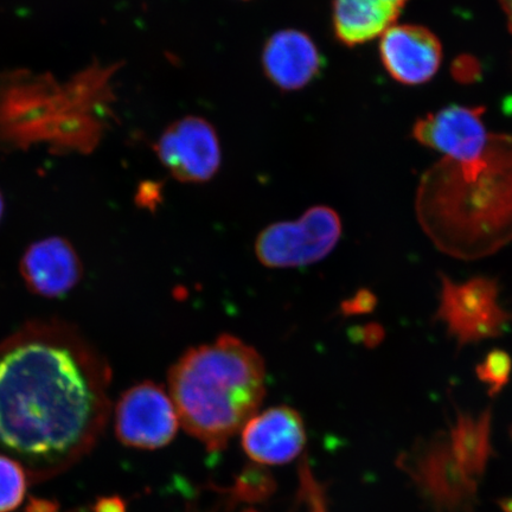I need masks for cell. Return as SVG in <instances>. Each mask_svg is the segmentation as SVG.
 I'll return each mask as SVG.
<instances>
[{
	"label": "cell",
	"instance_id": "cell-14",
	"mask_svg": "<svg viewBox=\"0 0 512 512\" xmlns=\"http://www.w3.org/2000/svg\"><path fill=\"white\" fill-rule=\"evenodd\" d=\"M28 490V473L21 463L0 454V512H14Z\"/></svg>",
	"mask_w": 512,
	"mask_h": 512
},
{
	"label": "cell",
	"instance_id": "cell-16",
	"mask_svg": "<svg viewBox=\"0 0 512 512\" xmlns=\"http://www.w3.org/2000/svg\"><path fill=\"white\" fill-rule=\"evenodd\" d=\"M375 306V298L369 292L358 293L355 298L343 304L344 313H362L368 312Z\"/></svg>",
	"mask_w": 512,
	"mask_h": 512
},
{
	"label": "cell",
	"instance_id": "cell-21",
	"mask_svg": "<svg viewBox=\"0 0 512 512\" xmlns=\"http://www.w3.org/2000/svg\"><path fill=\"white\" fill-rule=\"evenodd\" d=\"M69 512H93L92 508L91 507H88V508H78V509H74L72 511H69Z\"/></svg>",
	"mask_w": 512,
	"mask_h": 512
},
{
	"label": "cell",
	"instance_id": "cell-9",
	"mask_svg": "<svg viewBox=\"0 0 512 512\" xmlns=\"http://www.w3.org/2000/svg\"><path fill=\"white\" fill-rule=\"evenodd\" d=\"M381 60L403 85L416 86L437 74L443 50L437 37L418 25H393L382 35Z\"/></svg>",
	"mask_w": 512,
	"mask_h": 512
},
{
	"label": "cell",
	"instance_id": "cell-11",
	"mask_svg": "<svg viewBox=\"0 0 512 512\" xmlns=\"http://www.w3.org/2000/svg\"><path fill=\"white\" fill-rule=\"evenodd\" d=\"M19 271L29 290L46 298L66 296L80 283L83 274L72 243L60 236L32 243L22 256Z\"/></svg>",
	"mask_w": 512,
	"mask_h": 512
},
{
	"label": "cell",
	"instance_id": "cell-8",
	"mask_svg": "<svg viewBox=\"0 0 512 512\" xmlns=\"http://www.w3.org/2000/svg\"><path fill=\"white\" fill-rule=\"evenodd\" d=\"M484 108L450 106L418 121L414 137L453 162H471L488 149L491 134L482 120Z\"/></svg>",
	"mask_w": 512,
	"mask_h": 512
},
{
	"label": "cell",
	"instance_id": "cell-19",
	"mask_svg": "<svg viewBox=\"0 0 512 512\" xmlns=\"http://www.w3.org/2000/svg\"><path fill=\"white\" fill-rule=\"evenodd\" d=\"M505 15H507L509 27L512 31V0H501Z\"/></svg>",
	"mask_w": 512,
	"mask_h": 512
},
{
	"label": "cell",
	"instance_id": "cell-6",
	"mask_svg": "<svg viewBox=\"0 0 512 512\" xmlns=\"http://www.w3.org/2000/svg\"><path fill=\"white\" fill-rule=\"evenodd\" d=\"M179 426L177 409L162 386L136 384L121 395L114 412L115 434L121 444L156 450L171 443Z\"/></svg>",
	"mask_w": 512,
	"mask_h": 512
},
{
	"label": "cell",
	"instance_id": "cell-17",
	"mask_svg": "<svg viewBox=\"0 0 512 512\" xmlns=\"http://www.w3.org/2000/svg\"><path fill=\"white\" fill-rule=\"evenodd\" d=\"M91 508L93 512H126V504L118 496L99 498Z\"/></svg>",
	"mask_w": 512,
	"mask_h": 512
},
{
	"label": "cell",
	"instance_id": "cell-1",
	"mask_svg": "<svg viewBox=\"0 0 512 512\" xmlns=\"http://www.w3.org/2000/svg\"><path fill=\"white\" fill-rule=\"evenodd\" d=\"M111 379L105 357L73 325L22 326L0 342V454L35 483L69 470L105 431Z\"/></svg>",
	"mask_w": 512,
	"mask_h": 512
},
{
	"label": "cell",
	"instance_id": "cell-13",
	"mask_svg": "<svg viewBox=\"0 0 512 512\" xmlns=\"http://www.w3.org/2000/svg\"><path fill=\"white\" fill-rule=\"evenodd\" d=\"M407 0H335L334 28L339 41L354 47L393 27Z\"/></svg>",
	"mask_w": 512,
	"mask_h": 512
},
{
	"label": "cell",
	"instance_id": "cell-20",
	"mask_svg": "<svg viewBox=\"0 0 512 512\" xmlns=\"http://www.w3.org/2000/svg\"><path fill=\"white\" fill-rule=\"evenodd\" d=\"M4 214V198L2 192H0V221H2V217Z\"/></svg>",
	"mask_w": 512,
	"mask_h": 512
},
{
	"label": "cell",
	"instance_id": "cell-5",
	"mask_svg": "<svg viewBox=\"0 0 512 512\" xmlns=\"http://www.w3.org/2000/svg\"><path fill=\"white\" fill-rule=\"evenodd\" d=\"M443 280L438 319L459 345L482 341L502 334L510 315L497 303L498 288L494 280L476 278L464 284Z\"/></svg>",
	"mask_w": 512,
	"mask_h": 512
},
{
	"label": "cell",
	"instance_id": "cell-18",
	"mask_svg": "<svg viewBox=\"0 0 512 512\" xmlns=\"http://www.w3.org/2000/svg\"><path fill=\"white\" fill-rule=\"evenodd\" d=\"M25 512H59V504L48 499L31 498Z\"/></svg>",
	"mask_w": 512,
	"mask_h": 512
},
{
	"label": "cell",
	"instance_id": "cell-15",
	"mask_svg": "<svg viewBox=\"0 0 512 512\" xmlns=\"http://www.w3.org/2000/svg\"><path fill=\"white\" fill-rule=\"evenodd\" d=\"M512 362L507 352L495 350L486 356L477 368L479 379L488 384L490 394L495 395L509 381Z\"/></svg>",
	"mask_w": 512,
	"mask_h": 512
},
{
	"label": "cell",
	"instance_id": "cell-3",
	"mask_svg": "<svg viewBox=\"0 0 512 512\" xmlns=\"http://www.w3.org/2000/svg\"><path fill=\"white\" fill-rule=\"evenodd\" d=\"M265 382L264 358L230 335L185 352L169 373L179 422L209 451L226 447L256 415Z\"/></svg>",
	"mask_w": 512,
	"mask_h": 512
},
{
	"label": "cell",
	"instance_id": "cell-10",
	"mask_svg": "<svg viewBox=\"0 0 512 512\" xmlns=\"http://www.w3.org/2000/svg\"><path fill=\"white\" fill-rule=\"evenodd\" d=\"M306 432L302 416L290 407L267 409L242 428L247 456L261 465H283L302 453Z\"/></svg>",
	"mask_w": 512,
	"mask_h": 512
},
{
	"label": "cell",
	"instance_id": "cell-4",
	"mask_svg": "<svg viewBox=\"0 0 512 512\" xmlns=\"http://www.w3.org/2000/svg\"><path fill=\"white\" fill-rule=\"evenodd\" d=\"M341 234V219L334 209L313 207L296 222L274 223L262 230L255 252L267 267L312 265L332 252Z\"/></svg>",
	"mask_w": 512,
	"mask_h": 512
},
{
	"label": "cell",
	"instance_id": "cell-12",
	"mask_svg": "<svg viewBox=\"0 0 512 512\" xmlns=\"http://www.w3.org/2000/svg\"><path fill=\"white\" fill-rule=\"evenodd\" d=\"M267 78L283 91H297L315 81L324 68V57L310 36L299 30L278 31L262 54Z\"/></svg>",
	"mask_w": 512,
	"mask_h": 512
},
{
	"label": "cell",
	"instance_id": "cell-7",
	"mask_svg": "<svg viewBox=\"0 0 512 512\" xmlns=\"http://www.w3.org/2000/svg\"><path fill=\"white\" fill-rule=\"evenodd\" d=\"M160 162L181 182L203 183L216 175L221 149L207 120L187 117L170 125L156 146Z\"/></svg>",
	"mask_w": 512,
	"mask_h": 512
},
{
	"label": "cell",
	"instance_id": "cell-2",
	"mask_svg": "<svg viewBox=\"0 0 512 512\" xmlns=\"http://www.w3.org/2000/svg\"><path fill=\"white\" fill-rule=\"evenodd\" d=\"M422 228L440 251L473 260L512 241V138L492 136L482 157L445 159L422 179Z\"/></svg>",
	"mask_w": 512,
	"mask_h": 512
}]
</instances>
